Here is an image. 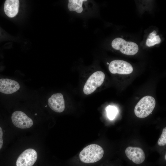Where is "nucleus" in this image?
Listing matches in <instances>:
<instances>
[{
    "label": "nucleus",
    "mask_w": 166,
    "mask_h": 166,
    "mask_svg": "<svg viewBox=\"0 0 166 166\" xmlns=\"http://www.w3.org/2000/svg\"><path fill=\"white\" fill-rule=\"evenodd\" d=\"M104 151L100 145L95 144L85 147L79 155L81 161L85 163H93L100 160L103 157Z\"/></svg>",
    "instance_id": "f257e3e1"
},
{
    "label": "nucleus",
    "mask_w": 166,
    "mask_h": 166,
    "mask_svg": "<svg viewBox=\"0 0 166 166\" xmlns=\"http://www.w3.org/2000/svg\"><path fill=\"white\" fill-rule=\"evenodd\" d=\"M156 101L154 98L150 96L142 97L135 106L134 112L138 118H144L149 116L154 109Z\"/></svg>",
    "instance_id": "f03ea898"
},
{
    "label": "nucleus",
    "mask_w": 166,
    "mask_h": 166,
    "mask_svg": "<svg viewBox=\"0 0 166 166\" xmlns=\"http://www.w3.org/2000/svg\"><path fill=\"white\" fill-rule=\"evenodd\" d=\"M112 46L114 49L119 50L122 53L128 55H133L138 52L137 45L132 42H127L123 39L117 38L112 41Z\"/></svg>",
    "instance_id": "7ed1b4c3"
},
{
    "label": "nucleus",
    "mask_w": 166,
    "mask_h": 166,
    "mask_svg": "<svg viewBox=\"0 0 166 166\" xmlns=\"http://www.w3.org/2000/svg\"><path fill=\"white\" fill-rule=\"evenodd\" d=\"M105 76L104 73L101 71H97L93 73L84 85L83 89L84 93L89 95L94 92L102 84Z\"/></svg>",
    "instance_id": "20e7f679"
},
{
    "label": "nucleus",
    "mask_w": 166,
    "mask_h": 166,
    "mask_svg": "<svg viewBox=\"0 0 166 166\" xmlns=\"http://www.w3.org/2000/svg\"><path fill=\"white\" fill-rule=\"evenodd\" d=\"M109 69L112 74H128L131 73L133 67L129 63L124 60H116L112 61L109 64Z\"/></svg>",
    "instance_id": "39448f33"
},
{
    "label": "nucleus",
    "mask_w": 166,
    "mask_h": 166,
    "mask_svg": "<svg viewBox=\"0 0 166 166\" xmlns=\"http://www.w3.org/2000/svg\"><path fill=\"white\" fill-rule=\"evenodd\" d=\"M38 154L32 148L25 150L18 156L16 162V166H33L37 160Z\"/></svg>",
    "instance_id": "423d86ee"
},
{
    "label": "nucleus",
    "mask_w": 166,
    "mask_h": 166,
    "mask_svg": "<svg viewBox=\"0 0 166 166\" xmlns=\"http://www.w3.org/2000/svg\"><path fill=\"white\" fill-rule=\"evenodd\" d=\"M11 120L14 126L21 128H30L33 124L32 120L24 112L20 111H16L13 113Z\"/></svg>",
    "instance_id": "0eeeda50"
},
{
    "label": "nucleus",
    "mask_w": 166,
    "mask_h": 166,
    "mask_svg": "<svg viewBox=\"0 0 166 166\" xmlns=\"http://www.w3.org/2000/svg\"><path fill=\"white\" fill-rule=\"evenodd\" d=\"M125 153L128 160L135 164H141L145 160V153L140 148L128 147L125 150Z\"/></svg>",
    "instance_id": "6e6552de"
},
{
    "label": "nucleus",
    "mask_w": 166,
    "mask_h": 166,
    "mask_svg": "<svg viewBox=\"0 0 166 166\" xmlns=\"http://www.w3.org/2000/svg\"><path fill=\"white\" fill-rule=\"evenodd\" d=\"M49 106L57 113L62 112L65 109V101L63 95L60 93L53 94L48 100Z\"/></svg>",
    "instance_id": "1a4fd4ad"
},
{
    "label": "nucleus",
    "mask_w": 166,
    "mask_h": 166,
    "mask_svg": "<svg viewBox=\"0 0 166 166\" xmlns=\"http://www.w3.org/2000/svg\"><path fill=\"white\" fill-rule=\"evenodd\" d=\"M19 84L15 80L7 78L0 79V92L4 94H12L20 88Z\"/></svg>",
    "instance_id": "9d476101"
},
{
    "label": "nucleus",
    "mask_w": 166,
    "mask_h": 166,
    "mask_svg": "<svg viewBox=\"0 0 166 166\" xmlns=\"http://www.w3.org/2000/svg\"><path fill=\"white\" fill-rule=\"evenodd\" d=\"M19 6L18 0H6L4 4V11L10 18H13L17 14Z\"/></svg>",
    "instance_id": "9b49d317"
},
{
    "label": "nucleus",
    "mask_w": 166,
    "mask_h": 166,
    "mask_svg": "<svg viewBox=\"0 0 166 166\" xmlns=\"http://www.w3.org/2000/svg\"><path fill=\"white\" fill-rule=\"evenodd\" d=\"M86 1L85 0H69L68 8L70 11H74L78 13H81L83 10V2Z\"/></svg>",
    "instance_id": "f8f14e48"
},
{
    "label": "nucleus",
    "mask_w": 166,
    "mask_h": 166,
    "mask_svg": "<svg viewBox=\"0 0 166 166\" xmlns=\"http://www.w3.org/2000/svg\"><path fill=\"white\" fill-rule=\"evenodd\" d=\"M106 111L109 118L111 120L115 118L118 112L116 107L111 105L108 106L106 107Z\"/></svg>",
    "instance_id": "ddd939ff"
},
{
    "label": "nucleus",
    "mask_w": 166,
    "mask_h": 166,
    "mask_svg": "<svg viewBox=\"0 0 166 166\" xmlns=\"http://www.w3.org/2000/svg\"><path fill=\"white\" fill-rule=\"evenodd\" d=\"M161 41L159 36L158 35H156L152 39L147 38L146 40V44L147 46L151 47L154 45L155 44L160 43Z\"/></svg>",
    "instance_id": "4468645a"
},
{
    "label": "nucleus",
    "mask_w": 166,
    "mask_h": 166,
    "mask_svg": "<svg viewBox=\"0 0 166 166\" xmlns=\"http://www.w3.org/2000/svg\"><path fill=\"white\" fill-rule=\"evenodd\" d=\"M157 143L160 146H164L166 144V127L164 128L162 130V134L158 140Z\"/></svg>",
    "instance_id": "2eb2a0df"
},
{
    "label": "nucleus",
    "mask_w": 166,
    "mask_h": 166,
    "mask_svg": "<svg viewBox=\"0 0 166 166\" xmlns=\"http://www.w3.org/2000/svg\"><path fill=\"white\" fill-rule=\"evenodd\" d=\"M3 132L1 128L0 127V150L2 147L3 144V140L2 138Z\"/></svg>",
    "instance_id": "dca6fc26"
},
{
    "label": "nucleus",
    "mask_w": 166,
    "mask_h": 166,
    "mask_svg": "<svg viewBox=\"0 0 166 166\" xmlns=\"http://www.w3.org/2000/svg\"><path fill=\"white\" fill-rule=\"evenodd\" d=\"M156 31L155 30H154L151 33L149 34L148 38H149L150 39H152L156 35Z\"/></svg>",
    "instance_id": "f3484780"
},
{
    "label": "nucleus",
    "mask_w": 166,
    "mask_h": 166,
    "mask_svg": "<svg viewBox=\"0 0 166 166\" xmlns=\"http://www.w3.org/2000/svg\"><path fill=\"white\" fill-rule=\"evenodd\" d=\"M164 159L166 160V154H165L164 156Z\"/></svg>",
    "instance_id": "a211bd4d"
},
{
    "label": "nucleus",
    "mask_w": 166,
    "mask_h": 166,
    "mask_svg": "<svg viewBox=\"0 0 166 166\" xmlns=\"http://www.w3.org/2000/svg\"><path fill=\"white\" fill-rule=\"evenodd\" d=\"M107 64H109V63H107Z\"/></svg>",
    "instance_id": "6ab92c4d"
}]
</instances>
